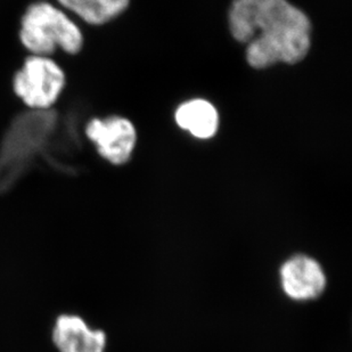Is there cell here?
Instances as JSON below:
<instances>
[{"label": "cell", "mask_w": 352, "mask_h": 352, "mask_svg": "<svg viewBox=\"0 0 352 352\" xmlns=\"http://www.w3.org/2000/svg\"><path fill=\"white\" fill-rule=\"evenodd\" d=\"M56 3L85 23L100 27L124 13L130 0H56Z\"/></svg>", "instance_id": "cell-8"}, {"label": "cell", "mask_w": 352, "mask_h": 352, "mask_svg": "<svg viewBox=\"0 0 352 352\" xmlns=\"http://www.w3.org/2000/svg\"><path fill=\"white\" fill-rule=\"evenodd\" d=\"M228 24L234 39L246 45V62L256 70L299 63L311 47L309 17L289 0H233Z\"/></svg>", "instance_id": "cell-1"}, {"label": "cell", "mask_w": 352, "mask_h": 352, "mask_svg": "<svg viewBox=\"0 0 352 352\" xmlns=\"http://www.w3.org/2000/svg\"><path fill=\"white\" fill-rule=\"evenodd\" d=\"M85 133L96 147L100 157L113 166L126 164L133 157L137 131L133 123L126 118H93L87 122Z\"/></svg>", "instance_id": "cell-4"}, {"label": "cell", "mask_w": 352, "mask_h": 352, "mask_svg": "<svg viewBox=\"0 0 352 352\" xmlns=\"http://www.w3.org/2000/svg\"><path fill=\"white\" fill-rule=\"evenodd\" d=\"M283 292L296 302L318 299L327 285L322 265L307 254H294L285 260L279 270Z\"/></svg>", "instance_id": "cell-5"}, {"label": "cell", "mask_w": 352, "mask_h": 352, "mask_svg": "<svg viewBox=\"0 0 352 352\" xmlns=\"http://www.w3.org/2000/svg\"><path fill=\"white\" fill-rule=\"evenodd\" d=\"M19 39L30 55L52 56L60 50L78 55L85 46L82 30L67 10L47 0L31 3L20 20Z\"/></svg>", "instance_id": "cell-2"}, {"label": "cell", "mask_w": 352, "mask_h": 352, "mask_svg": "<svg viewBox=\"0 0 352 352\" xmlns=\"http://www.w3.org/2000/svg\"><path fill=\"white\" fill-rule=\"evenodd\" d=\"M50 336L57 352L107 351V333L103 329H91L86 319L78 314L57 316Z\"/></svg>", "instance_id": "cell-6"}, {"label": "cell", "mask_w": 352, "mask_h": 352, "mask_svg": "<svg viewBox=\"0 0 352 352\" xmlns=\"http://www.w3.org/2000/svg\"><path fill=\"white\" fill-rule=\"evenodd\" d=\"M67 82L65 71L52 56L29 55L14 74L12 87L25 107L48 110L60 100Z\"/></svg>", "instance_id": "cell-3"}, {"label": "cell", "mask_w": 352, "mask_h": 352, "mask_svg": "<svg viewBox=\"0 0 352 352\" xmlns=\"http://www.w3.org/2000/svg\"><path fill=\"white\" fill-rule=\"evenodd\" d=\"M175 120L180 129L197 140H210L219 128V113L209 100L202 98L187 100L178 107Z\"/></svg>", "instance_id": "cell-7"}]
</instances>
